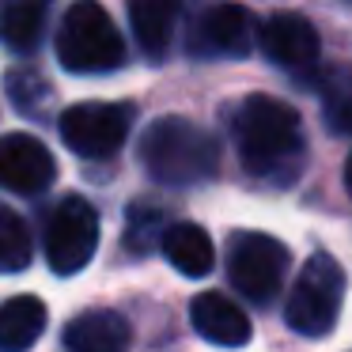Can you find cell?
Masks as SVG:
<instances>
[{"label": "cell", "mask_w": 352, "mask_h": 352, "mask_svg": "<svg viewBox=\"0 0 352 352\" xmlns=\"http://www.w3.org/2000/svg\"><path fill=\"white\" fill-rule=\"evenodd\" d=\"M190 318H193V329L212 344L239 349V344L250 341V322H246L243 307H235L220 292H201L190 303Z\"/></svg>", "instance_id": "obj_10"}, {"label": "cell", "mask_w": 352, "mask_h": 352, "mask_svg": "<svg viewBox=\"0 0 352 352\" xmlns=\"http://www.w3.org/2000/svg\"><path fill=\"white\" fill-rule=\"evenodd\" d=\"M46 329V303L34 296H16L0 307V349H27Z\"/></svg>", "instance_id": "obj_14"}, {"label": "cell", "mask_w": 352, "mask_h": 352, "mask_svg": "<svg viewBox=\"0 0 352 352\" xmlns=\"http://www.w3.org/2000/svg\"><path fill=\"white\" fill-rule=\"evenodd\" d=\"M57 175V163L31 133L0 137V186L12 193H42Z\"/></svg>", "instance_id": "obj_8"}, {"label": "cell", "mask_w": 352, "mask_h": 352, "mask_svg": "<svg viewBox=\"0 0 352 352\" xmlns=\"http://www.w3.org/2000/svg\"><path fill=\"white\" fill-rule=\"evenodd\" d=\"M99 246V216L84 197H65L46 228V261L54 273H80Z\"/></svg>", "instance_id": "obj_6"}, {"label": "cell", "mask_w": 352, "mask_h": 352, "mask_svg": "<svg viewBox=\"0 0 352 352\" xmlns=\"http://www.w3.org/2000/svg\"><path fill=\"white\" fill-rule=\"evenodd\" d=\"M140 163L163 186H197L216 175L220 148L201 125L186 118H160L140 140Z\"/></svg>", "instance_id": "obj_1"}, {"label": "cell", "mask_w": 352, "mask_h": 352, "mask_svg": "<svg viewBox=\"0 0 352 352\" xmlns=\"http://www.w3.org/2000/svg\"><path fill=\"white\" fill-rule=\"evenodd\" d=\"M163 254L182 276H205L216 261L212 239L197 223H170L163 231Z\"/></svg>", "instance_id": "obj_13"}, {"label": "cell", "mask_w": 352, "mask_h": 352, "mask_svg": "<svg viewBox=\"0 0 352 352\" xmlns=\"http://www.w3.org/2000/svg\"><path fill=\"white\" fill-rule=\"evenodd\" d=\"M57 61L69 72H80V76L114 72L125 61V38L102 4L80 0L65 12L61 34H57Z\"/></svg>", "instance_id": "obj_3"}, {"label": "cell", "mask_w": 352, "mask_h": 352, "mask_svg": "<svg viewBox=\"0 0 352 352\" xmlns=\"http://www.w3.org/2000/svg\"><path fill=\"white\" fill-rule=\"evenodd\" d=\"M344 182H349V190H352V155H349V167H344Z\"/></svg>", "instance_id": "obj_19"}, {"label": "cell", "mask_w": 352, "mask_h": 352, "mask_svg": "<svg viewBox=\"0 0 352 352\" xmlns=\"http://www.w3.org/2000/svg\"><path fill=\"white\" fill-rule=\"evenodd\" d=\"M341 303H344V269L329 254H314L299 269L284 314H288L296 333L326 337L337 326V318H341Z\"/></svg>", "instance_id": "obj_4"}, {"label": "cell", "mask_w": 352, "mask_h": 352, "mask_svg": "<svg viewBox=\"0 0 352 352\" xmlns=\"http://www.w3.org/2000/svg\"><path fill=\"white\" fill-rule=\"evenodd\" d=\"M326 114H329V125H333L337 133H352V91H349V95H337V99H329Z\"/></svg>", "instance_id": "obj_18"}, {"label": "cell", "mask_w": 352, "mask_h": 352, "mask_svg": "<svg viewBox=\"0 0 352 352\" xmlns=\"http://www.w3.org/2000/svg\"><path fill=\"white\" fill-rule=\"evenodd\" d=\"M31 261V231L12 208H0V273H19Z\"/></svg>", "instance_id": "obj_17"}, {"label": "cell", "mask_w": 352, "mask_h": 352, "mask_svg": "<svg viewBox=\"0 0 352 352\" xmlns=\"http://www.w3.org/2000/svg\"><path fill=\"white\" fill-rule=\"evenodd\" d=\"M129 341L133 329L118 311H84L65 329V344L72 352H118Z\"/></svg>", "instance_id": "obj_12"}, {"label": "cell", "mask_w": 352, "mask_h": 352, "mask_svg": "<svg viewBox=\"0 0 352 352\" xmlns=\"http://www.w3.org/2000/svg\"><path fill=\"white\" fill-rule=\"evenodd\" d=\"M284 269H288V246L261 231H243L235 235L228 254V276L235 292H243L254 303H269L280 292Z\"/></svg>", "instance_id": "obj_5"}, {"label": "cell", "mask_w": 352, "mask_h": 352, "mask_svg": "<svg viewBox=\"0 0 352 352\" xmlns=\"http://www.w3.org/2000/svg\"><path fill=\"white\" fill-rule=\"evenodd\" d=\"M50 0H0V42L12 50H34L46 27Z\"/></svg>", "instance_id": "obj_15"}, {"label": "cell", "mask_w": 352, "mask_h": 352, "mask_svg": "<svg viewBox=\"0 0 352 352\" xmlns=\"http://www.w3.org/2000/svg\"><path fill=\"white\" fill-rule=\"evenodd\" d=\"M133 125V107L125 102H80L65 110L61 137L84 160H107L125 144Z\"/></svg>", "instance_id": "obj_7"}, {"label": "cell", "mask_w": 352, "mask_h": 352, "mask_svg": "<svg viewBox=\"0 0 352 352\" xmlns=\"http://www.w3.org/2000/svg\"><path fill=\"white\" fill-rule=\"evenodd\" d=\"M250 38H254V23L243 4H212L197 23V46L205 54L243 57L250 50Z\"/></svg>", "instance_id": "obj_11"}, {"label": "cell", "mask_w": 352, "mask_h": 352, "mask_svg": "<svg viewBox=\"0 0 352 352\" xmlns=\"http://www.w3.org/2000/svg\"><path fill=\"white\" fill-rule=\"evenodd\" d=\"M258 46L280 69H307L318 61V34L296 12H276L258 31Z\"/></svg>", "instance_id": "obj_9"}, {"label": "cell", "mask_w": 352, "mask_h": 352, "mask_svg": "<svg viewBox=\"0 0 352 352\" xmlns=\"http://www.w3.org/2000/svg\"><path fill=\"white\" fill-rule=\"evenodd\" d=\"M175 19H178V4L175 0H129V23L137 42L148 54H163L175 34Z\"/></svg>", "instance_id": "obj_16"}, {"label": "cell", "mask_w": 352, "mask_h": 352, "mask_svg": "<svg viewBox=\"0 0 352 352\" xmlns=\"http://www.w3.org/2000/svg\"><path fill=\"white\" fill-rule=\"evenodd\" d=\"M235 140L246 170L269 175L299 152V114L273 95H250L235 110Z\"/></svg>", "instance_id": "obj_2"}]
</instances>
